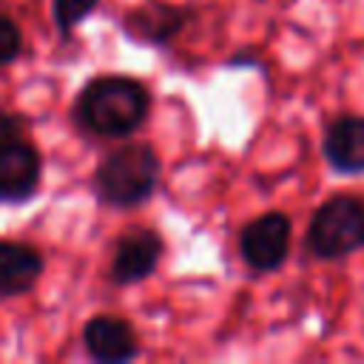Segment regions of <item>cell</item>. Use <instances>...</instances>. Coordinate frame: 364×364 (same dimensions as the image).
<instances>
[{
    "instance_id": "6da1fadb",
    "label": "cell",
    "mask_w": 364,
    "mask_h": 364,
    "mask_svg": "<svg viewBox=\"0 0 364 364\" xmlns=\"http://www.w3.org/2000/svg\"><path fill=\"white\" fill-rule=\"evenodd\" d=\"M151 111L148 88L134 77L102 74L82 85L74 102V119L82 131L105 139L131 136Z\"/></svg>"
},
{
    "instance_id": "7a4b0ae2",
    "label": "cell",
    "mask_w": 364,
    "mask_h": 364,
    "mask_svg": "<svg viewBox=\"0 0 364 364\" xmlns=\"http://www.w3.org/2000/svg\"><path fill=\"white\" fill-rule=\"evenodd\" d=\"M159 156L148 142H128L102 156L94 171V193L111 208H136L159 185Z\"/></svg>"
},
{
    "instance_id": "3957f363",
    "label": "cell",
    "mask_w": 364,
    "mask_h": 364,
    "mask_svg": "<svg viewBox=\"0 0 364 364\" xmlns=\"http://www.w3.org/2000/svg\"><path fill=\"white\" fill-rule=\"evenodd\" d=\"M307 250L316 259L333 262L364 247V199L353 193H336L313 213L304 236Z\"/></svg>"
},
{
    "instance_id": "277c9868",
    "label": "cell",
    "mask_w": 364,
    "mask_h": 364,
    "mask_svg": "<svg viewBox=\"0 0 364 364\" xmlns=\"http://www.w3.org/2000/svg\"><path fill=\"white\" fill-rule=\"evenodd\" d=\"M290 236H293L290 216H284L279 210H270V213H262V216L250 219L239 233L242 262L253 273L279 270L284 264L287 253H290Z\"/></svg>"
},
{
    "instance_id": "5b68a950",
    "label": "cell",
    "mask_w": 364,
    "mask_h": 364,
    "mask_svg": "<svg viewBox=\"0 0 364 364\" xmlns=\"http://www.w3.org/2000/svg\"><path fill=\"white\" fill-rule=\"evenodd\" d=\"M162 236L151 228H131L125 230L117 242H114V253H111V267H108V276L114 284H136V282H145L159 259H162Z\"/></svg>"
},
{
    "instance_id": "8992f818",
    "label": "cell",
    "mask_w": 364,
    "mask_h": 364,
    "mask_svg": "<svg viewBox=\"0 0 364 364\" xmlns=\"http://www.w3.org/2000/svg\"><path fill=\"white\" fill-rule=\"evenodd\" d=\"M43 173V159L34 145L20 136L0 142V202L17 205L34 196Z\"/></svg>"
},
{
    "instance_id": "52a82bcc",
    "label": "cell",
    "mask_w": 364,
    "mask_h": 364,
    "mask_svg": "<svg viewBox=\"0 0 364 364\" xmlns=\"http://www.w3.org/2000/svg\"><path fill=\"white\" fill-rule=\"evenodd\" d=\"M82 344L100 364H125L139 355L136 330L119 316H94L82 327Z\"/></svg>"
},
{
    "instance_id": "ba28073f",
    "label": "cell",
    "mask_w": 364,
    "mask_h": 364,
    "mask_svg": "<svg viewBox=\"0 0 364 364\" xmlns=\"http://www.w3.org/2000/svg\"><path fill=\"white\" fill-rule=\"evenodd\" d=\"M321 154L338 173H364V117H336L324 131Z\"/></svg>"
},
{
    "instance_id": "9c48e42d",
    "label": "cell",
    "mask_w": 364,
    "mask_h": 364,
    "mask_svg": "<svg viewBox=\"0 0 364 364\" xmlns=\"http://www.w3.org/2000/svg\"><path fill=\"white\" fill-rule=\"evenodd\" d=\"M188 11L179 6H168L159 0H151L139 9H131L122 20V31L145 46H165L185 28Z\"/></svg>"
},
{
    "instance_id": "30bf717a",
    "label": "cell",
    "mask_w": 364,
    "mask_h": 364,
    "mask_svg": "<svg viewBox=\"0 0 364 364\" xmlns=\"http://www.w3.org/2000/svg\"><path fill=\"white\" fill-rule=\"evenodd\" d=\"M43 276V256L23 242H0V299L28 293Z\"/></svg>"
},
{
    "instance_id": "8fae6325",
    "label": "cell",
    "mask_w": 364,
    "mask_h": 364,
    "mask_svg": "<svg viewBox=\"0 0 364 364\" xmlns=\"http://www.w3.org/2000/svg\"><path fill=\"white\" fill-rule=\"evenodd\" d=\"M97 6H100V0H51V14H54L60 34L68 37Z\"/></svg>"
},
{
    "instance_id": "7c38bea8",
    "label": "cell",
    "mask_w": 364,
    "mask_h": 364,
    "mask_svg": "<svg viewBox=\"0 0 364 364\" xmlns=\"http://www.w3.org/2000/svg\"><path fill=\"white\" fill-rule=\"evenodd\" d=\"M23 51V34L9 14H0V68L14 63Z\"/></svg>"
},
{
    "instance_id": "4fadbf2b",
    "label": "cell",
    "mask_w": 364,
    "mask_h": 364,
    "mask_svg": "<svg viewBox=\"0 0 364 364\" xmlns=\"http://www.w3.org/2000/svg\"><path fill=\"white\" fill-rule=\"evenodd\" d=\"M20 128H23V122H20L14 114H9L6 108H0V142H3V139L17 136V134H20Z\"/></svg>"
}]
</instances>
